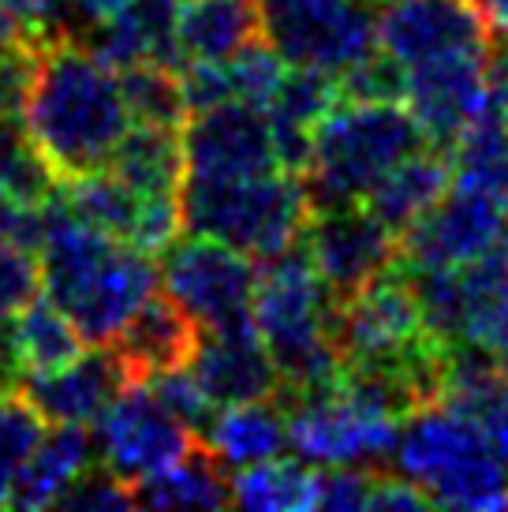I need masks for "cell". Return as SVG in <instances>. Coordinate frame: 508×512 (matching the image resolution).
Listing matches in <instances>:
<instances>
[{
    "label": "cell",
    "mask_w": 508,
    "mask_h": 512,
    "mask_svg": "<svg viewBox=\"0 0 508 512\" xmlns=\"http://www.w3.org/2000/svg\"><path fill=\"white\" fill-rule=\"evenodd\" d=\"M187 176L198 180H247L277 172V143L262 105L221 101L210 109L187 113L184 128Z\"/></svg>",
    "instance_id": "obj_14"
},
{
    "label": "cell",
    "mask_w": 508,
    "mask_h": 512,
    "mask_svg": "<svg viewBox=\"0 0 508 512\" xmlns=\"http://www.w3.org/2000/svg\"><path fill=\"white\" fill-rule=\"evenodd\" d=\"M83 337L49 296H34L8 326V356L19 370H57L83 356Z\"/></svg>",
    "instance_id": "obj_27"
},
{
    "label": "cell",
    "mask_w": 508,
    "mask_h": 512,
    "mask_svg": "<svg viewBox=\"0 0 508 512\" xmlns=\"http://www.w3.org/2000/svg\"><path fill=\"white\" fill-rule=\"evenodd\" d=\"M184 232L236 247L254 262L296 247L311 217V202L296 172H266L247 180H198L180 184Z\"/></svg>",
    "instance_id": "obj_5"
},
{
    "label": "cell",
    "mask_w": 508,
    "mask_h": 512,
    "mask_svg": "<svg viewBox=\"0 0 508 512\" xmlns=\"http://www.w3.org/2000/svg\"><path fill=\"white\" fill-rule=\"evenodd\" d=\"M490 34L475 0H385L378 19V45L404 68L456 49H482Z\"/></svg>",
    "instance_id": "obj_17"
},
{
    "label": "cell",
    "mask_w": 508,
    "mask_h": 512,
    "mask_svg": "<svg viewBox=\"0 0 508 512\" xmlns=\"http://www.w3.org/2000/svg\"><path fill=\"white\" fill-rule=\"evenodd\" d=\"M53 509H71V512H127L139 509L135 505V486L120 479L113 468L105 464H90L83 468L71 486L57 498Z\"/></svg>",
    "instance_id": "obj_35"
},
{
    "label": "cell",
    "mask_w": 508,
    "mask_h": 512,
    "mask_svg": "<svg viewBox=\"0 0 508 512\" xmlns=\"http://www.w3.org/2000/svg\"><path fill=\"white\" fill-rule=\"evenodd\" d=\"M505 199L452 184L415 225L400 232V262L415 270L467 266L501 247Z\"/></svg>",
    "instance_id": "obj_15"
},
{
    "label": "cell",
    "mask_w": 508,
    "mask_h": 512,
    "mask_svg": "<svg viewBox=\"0 0 508 512\" xmlns=\"http://www.w3.org/2000/svg\"><path fill=\"white\" fill-rule=\"evenodd\" d=\"M4 8L15 15V23L27 30L30 38L75 34V27L83 23L75 0H4Z\"/></svg>",
    "instance_id": "obj_41"
},
{
    "label": "cell",
    "mask_w": 508,
    "mask_h": 512,
    "mask_svg": "<svg viewBox=\"0 0 508 512\" xmlns=\"http://www.w3.org/2000/svg\"><path fill=\"white\" fill-rule=\"evenodd\" d=\"M45 423L30 412L23 400L15 397L12 389L0 397V509L8 505L12 494L15 471L30 456V449L38 445Z\"/></svg>",
    "instance_id": "obj_34"
},
{
    "label": "cell",
    "mask_w": 508,
    "mask_h": 512,
    "mask_svg": "<svg viewBox=\"0 0 508 512\" xmlns=\"http://www.w3.org/2000/svg\"><path fill=\"white\" fill-rule=\"evenodd\" d=\"M127 374L109 344H94L57 370H19L12 378V393L45 427H94L101 412L120 397Z\"/></svg>",
    "instance_id": "obj_16"
},
{
    "label": "cell",
    "mask_w": 508,
    "mask_h": 512,
    "mask_svg": "<svg viewBox=\"0 0 508 512\" xmlns=\"http://www.w3.org/2000/svg\"><path fill=\"white\" fill-rule=\"evenodd\" d=\"M318 501V468L307 460L269 456L232 475V505L254 512H311Z\"/></svg>",
    "instance_id": "obj_28"
},
{
    "label": "cell",
    "mask_w": 508,
    "mask_h": 512,
    "mask_svg": "<svg viewBox=\"0 0 508 512\" xmlns=\"http://www.w3.org/2000/svg\"><path fill=\"white\" fill-rule=\"evenodd\" d=\"M57 176L38 154L19 113H0V191L15 199L45 202L57 191Z\"/></svg>",
    "instance_id": "obj_32"
},
{
    "label": "cell",
    "mask_w": 508,
    "mask_h": 512,
    "mask_svg": "<svg viewBox=\"0 0 508 512\" xmlns=\"http://www.w3.org/2000/svg\"><path fill=\"white\" fill-rule=\"evenodd\" d=\"M225 72L228 86H232V101H251V105L266 109V101L281 86L288 64H284L281 53L266 38H251L232 57H225Z\"/></svg>",
    "instance_id": "obj_33"
},
{
    "label": "cell",
    "mask_w": 508,
    "mask_h": 512,
    "mask_svg": "<svg viewBox=\"0 0 508 512\" xmlns=\"http://www.w3.org/2000/svg\"><path fill=\"white\" fill-rule=\"evenodd\" d=\"M184 232V210H180V191L176 195H146L139 199V217L131 228V247L146 255H165Z\"/></svg>",
    "instance_id": "obj_39"
},
{
    "label": "cell",
    "mask_w": 508,
    "mask_h": 512,
    "mask_svg": "<svg viewBox=\"0 0 508 512\" xmlns=\"http://www.w3.org/2000/svg\"><path fill=\"white\" fill-rule=\"evenodd\" d=\"M94 441L105 468H113L127 483H139L184 460L198 445V434L184 427L146 385H124L120 397L101 412Z\"/></svg>",
    "instance_id": "obj_12"
},
{
    "label": "cell",
    "mask_w": 508,
    "mask_h": 512,
    "mask_svg": "<svg viewBox=\"0 0 508 512\" xmlns=\"http://www.w3.org/2000/svg\"><path fill=\"white\" fill-rule=\"evenodd\" d=\"M299 247L307 251L333 303L352 299L359 288L396 266L400 258V236L381 225L363 202L311 214L303 225Z\"/></svg>",
    "instance_id": "obj_11"
},
{
    "label": "cell",
    "mask_w": 508,
    "mask_h": 512,
    "mask_svg": "<svg viewBox=\"0 0 508 512\" xmlns=\"http://www.w3.org/2000/svg\"><path fill=\"white\" fill-rule=\"evenodd\" d=\"M120 94L131 113V124H165V128H184L187 120V98L184 79L169 64L142 60L131 68H120Z\"/></svg>",
    "instance_id": "obj_31"
},
{
    "label": "cell",
    "mask_w": 508,
    "mask_h": 512,
    "mask_svg": "<svg viewBox=\"0 0 508 512\" xmlns=\"http://www.w3.org/2000/svg\"><path fill=\"white\" fill-rule=\"evenodd\" d=\"M120 4H127V0H75V8H79V19L86 23H94V19H101V15L116 12Z\"/></svg>",
    "instance_id": "obj_46"
},
{
    "label": "cell",
    "mask_w": 508,
    "mask_h": 512,
    "mask_svg": "<svg viewBox=\"0 0 508 512\" xmlns=\"http://www.w3.org/2000/svg\"><path fill=\"white\" fill-rule=\"evenodd\" d=\"M374 475H378V468H322L318 471V501H314V509H367Z\"/></svg>",
    "instance_id": "obj_40"
},
{
    "label": "cell",
    "mask_w": 508,
    "mask_h": 512,
    "mask_svg": "<svg viewBox=\"0 0 508 512\" xmlns=\"http://www.w3.org/2000/svg\"><path fill=\"white\" fill-rule=\"evenodd\" d=\"M176 12H180V0H127L116 12L86 23L90 38L83 42L113 72L142 64V60L184 72V57L176 45Z\"/></svg>",
    "instance_id": "obj_19"
},
{
    "label": "cell",
    "mask_w": 508,
    "mask_h": 512,
    "mask_svg": "<svg viewBox=\"0 0 508 512\" xmlns=\"http://www.w3.org/2000/svg\"><path fill=\"white\" fill-rule=\"evenodd\" d=\"M202 393L213 408L269 400L281 393V374L269 359L258 329H225V333H198V348L191 356Z\"/></svg>",
    "instance_id": "obj_18"
},
{
    "label": "cell",
    "mask_w": 508,
    "mask_h": 512,
    "mask_svg": "<svg viewBox=\"0 0 508 512\" xmlns=\"http://www.w3.org/2000/svg\"><path fill=\"white\" fill-rule=\"evenodd\" d=\"M109 348L124 367L127 385H139L161 374V370L191 363L198 348V326L191 322V314L184 307H176L169 296L150 292L135 307V314L120 326Z\"/></svg>",
    "instance_id": "obj_20"
},
{
    "label": "cell",
    "mask_w": 508,
    "mask_h": 512,
    "mask_svg": "<svg viewBox=\"0 0 508 512\" xmlns=\"http://www.w3.org/2000/svg\"><path fill=\"white\" fill-rule=\"evenodd\" d=\"M15 38H30L27 30L15 23V15L4 8V0H0V45L4 42H15Z\"/></svg>",
    "instance_id": "obj_47"
},
{
    "label": "cell",
    "mask_w": 508,
    "mask_h": 512,
    "mask_svg": "<svg viewBox=\"0 0 508 512\" xmlns=\"http://www.w3.org/2000/svg\"><path fill=\"white\" fill-rule=\"evenodd\" d=\"M254 258L228 247L210 236L176 240L161 262V285L165 296L191 314L198 333H225V329H247L254 292Z\"/></svg>",
    "instance_id": "obj_8"
},
{
    "label": "cell",
    "mask_w": 508,
    "mask_h": 512,
    "mask_svg": "<svg viewBox=\"0 0 508 512\" xmlns=\"http://www.w3.org/2000/svg\"><path fill=\"white\" fill-rule=\"evenodd\" d=\"M452 187V157L449 150L438 146H419L415 154H408L396 169H389L378 184L370 187V195L363 199L370 214L378 217L389 232H404L415 225L419 217L434 206V202Z\"/></svg>",
    "instance_id": "obj_23"
},
{
    "label": "cell",
    "mask_w": 508,
    "mask_h": 512,
    "mask_svg": "<svg viewBox=\"0 0 508 512\" xmlns=\"http://www.w3.org/2000/svg\"><path fill=\"white\" fill-rule=\"evenodd\" d=\"M42 236H45L42 202L15 199V195H8V191H0V243L38 255Z\"/></svg>",
    "instance_id": "obj_42"
},
{
    "label": "cell",
    "mask_w": 508,
    "mask_h": 512,
    "mask_svg": "<svg viewBox=\"0 0 508 512\" xmlns=\"http://www.w3.org/2000/svg\"><path fill=\"white\" fill-rule=\"evenodd\" d=\"M284 423L288 449L314 468H381L400 441V419L355 404L337 385L284 404Z\"/></svg>",
    "instance_id": "obj_9"
},
{
    "label": "cell",
    "mask_w": 508,
    "mask_h": 512,
    "mask_svg": "<svg viewBox=\"0 0 508 512\" xmlns=\"http://www.w3.org/2000/svg\"><path fill=\"white\" fill-rule=\"evenodd\" d=\"M494 34H508V0H475Z\"/></svg>",
    "instance_id": "obj_45"
},
{
    "label": "cell",
    "mask_w": 508,
    "mask_h": 512,
    "mask_svg": "<svg viewBox=\"0 0 508 512\" xmlns=\"http://www.w3.org/2000/svg\"><path fill=\"white\" fill-rule=\"evenodd\" d=\"M404 105L423 128L426 143L452 150L456 139L490 109V45L411 64Z\"/></svg>",
    "instance_id": "obj_13"
},
{
    "label": "cell",
    "mask_w": 508,
    "mask_h": 512,
    "mask_svg": "<svg viewBox=\"0 0 508 512\" xmlns=\"http://www.w3.org/2000/svg\"><path fill=\"white\" fill-rule=\"evenodd\" d=\"M139 385H146V389H150V393H154V397L161 400L184 427L195 430V434H202L206 423H210V415L217 412V408L210 404V397L202 393V385H198L191 363L161 370V374H154V378H146V382H139Z\"/></svg>",
    "instance_id": "obj_37"
},
{
    "label": "cell",
    "mask_w": 508,
    "mask_h": 512,
    "mask_svg": "<svg viewBox=\"0 0 508 512\" xmlns=\"http://www.w3.org/2000/svg\"><path fill=\"white\" fill-rule=\"evenodd\" d=\"M251 38H258L254 0H180L176 45L184 64L225 60Z\"/></svg>",
    "instance_id": "obj_26"
},
{
    "label": "cell",
    "mask_w": 508,
    "mask_h": 512,
    "mask_svg": "<svg viewBox=\"0 0 508 512\" xmlns=\"http://www.w3.org/2000/svg\"><path fill=\"white\" fill-rule=\"evenodd\" d=\"M131 486H135L139 509H228L232 505V479L206 453L202 441L184 460H176Z\"/></svg>",
    "instance_id": "obj_25"
},
{
    "label": "cell",
    "mask_w": 508,
    "mask_h": 512,
    "mask_svg": "<svg viewBox=\"0 0 508 512\" xmlns=\"http://www.w3.org/2000/svg\"><path fill=\"white\" fill-rule=\"evenodd\" d=\"M45 236L38 247L45 296L68 314L86 344H113L142 299L157 292L154 255L83 225L53 191L42 202Z\"/></svg>",
    "instance_id": "obj_2"
},
{
    "label": "cell",
    "mask_w": 508,
    "mask_h": 512,
    "mask_svg": "<svg viewBox=\"0 0 508 512\" xmlns=\"http://www.w3.org/2000/svg\"><path fill=\"white\" fill-rule=\"evenodd\" d=\"M434 501L426 494L423 486H415L411 479L404 475H385L378 468L374 475V486H370V501L367 509L374 512H419V509H430Z\"/></svg>",
    "instance_id": "obj_43"
},
{
    "label": "cell",
    "mask_w": 508,
    "mask_h": 512,
    "mask_svg": "<svg viewBox=\"0 0 508 512\" xmlns=\"http://www.w3.org/2000/svg\"><path fill=\"white\" fill-rule=\"evenodd\" d=\"M419 146L426 135L404 101H337L318 120L307 169L299 172L311 214L363 202Z\"/></svg>",
    "instance_id": "obj_4"
},
{
    "label": "cell",
    "mask_w": 508,
    "mask_h": 512,
    "mask_svg": "<svg viewBox=\"0 0 508 512\" xmlns=\"http://www.w3.org/2000/svg\"><path fill=\"white\" fill-rule=\"evenodd\" d=\"M404 79L408 68L378 45L370 57L337 75V94L340 101H404Z\"/></svg>",
    "instance_id": "obj_36"
},
{
    "label": "cell",
    "mask_w": 508,
    "mask_h": 512,
    "mask_svg": "<svg viewBox=\"0 0 508 512\" xmlns=\"http://www.w3.org/2000/svg\"><path fill=\"white\" fill-rule=\"evenodd\" d=\"M198 441L206 445V453L225 471H240L258 464V460L281 456L288 449L284 404L277 397L225 404L210 415V423L198 434Z\"/></svg>",
    "instance_id": "obj_22"
},
{
    "label": "cell",
    "mask_w": 508,
    "mask_h": 512,
    "mask_svg": "<svg viewBox=\"0 0 508 512\" xmlns=\"http://www.w3.org/2000/svg\"><path fill=\"white\" fill-rule=\"evenodd\" d=\"M333 299L318 281L303 247H288L254 273L251 318L281 374V404L329 393L340 382V352L333 344Z\"/></svg>",
    "instance_id": "obj_3"
},
{
    "label": "cell",
    "mask_w": 508,
    "mask_h": 512,
    "mask_svg": "<svg viewBox=\"0 0 508 512\" xmlns=\"http://www.w3.org/2000/svg\"><path fill=\"white\" fill-rule=\"evenodd\" d=\"M385 0H254L258 34L288 68L340 75L378 49Z\"/></svg>",
    "instance_id": "obj_7"
},
{
    "label": "cell",
    "mask_w": 508,
    "mask_h": 512,
    "mask_svg": "<svg viewBox=\"0 0 508 512\" xmlns=\"http://www.w3.org/2000/svg\"><path fill=\"white\" fill-rule=\"evenodd\" d=\"M19 116L57 180L109 169L131 128L120 75L79 34L38 38Z\"/></svg>",
    "instance_id": "obj_1"
},
{
    "label": "cell",
    "mask_w": 508,
    "mask_h": 512,
    "mask_svg": "<svg viewBox=\"0 0 508 512\" xmlns=\"http://www.w3.org/2000/svg\"><path fill=\"white\" fill-rule=\"evenodd\" d=\"M57 195L83 225L98 228L113 240H131V228H135V217H139V195L113 169L60 180Z\"/></svg>",
    "instance_id": "obj_30"
},
{
    "label": "cell",
    "mask_w": 508,
    "mask_h": 512,
    "mask_svg": "<svg viewBox=\"0 0 508 512\" xmlns=\"http://www.w3.org/2000/svg\"><path fill=\"white\" fill-rule=\"evenodd\" d=\"M452 184L475 187L508 202V120L494 105L449 150Z\"/></svg>",
    "instance_id": "obj_29"
},
{
    "label": "cell",
    "mask_w": 508,
    "mask_h": 512,
    "mask_svg": "<svg viewBox=\"0 0 508 512\" xmlns=\"http://www.w3.org/2000/svg\"><path fill=\"white\" fill-rule=\"evenodd\" d=\"M393 460L438 509H508V468L479 427L449 404L408 415Z\"/></svg>",
    "instance_id": "obj_6"
},
{
    "label": "cell",
    "mask_w": 508,
    "mask_h": 512,
    "mask_svg": "<svg viewBox=\"0 0 508 512\" xmlns=\"http://www.w3.org/2000/svg\"><path fill=\"white\" fill-rule=\"evenodd\" d=\"M497 367H501V374L508 378V348L505 352H497Z\"/></svg>",
    "instance_id": "obj_49"
},
{
    "label": "cell",
    "mask_w": 508,
    "mask_h": 512,
    "mask_svg": "<svg viewBox=\"0 0 508 512\" xmlns=\"http://www.w3.org/2000/svg\"><path fill=\"white\" fill-rule=\"evenodd\" d=\"M42 292V266L30 251L0 243V344L8 348V326Z\"/></svg>",
    "instance_id": "obj_38"
},
{
    "label": "cell",
    "mask_w": 508,
    "mask_h": 512,
    "mask_svg": "<svg viewBox=\"0 0 508 512\" xmlns=\"http://www.w3.org/2000/svg\"><path fill=\"white\" fill-rule=\"evenodd\" d=\"M12 378H15V367H12V356H8V348L0 344V397L12 389Z\"/></svg>",
    "instance_id": "obj_48"
},
{
    "label": "cell",
    "mask_w": 508,
    "mask_h": 512,
    "mask_svg": "<svg viewBox=\"0 0 508 512\" xmlns=\"http://www.w3.org/2000/svg\"><path fill=\"white\" fill-rule=\"evenodd\" d=\"M109 169L124 180L139 199L146 195H176L187 176L184 135L165 124H131L113 150Z\"/></svg>",
    "instance_id": "obj_24"
},
{
    "label": "cell",
    "mask_w": 508,
    "mask_h": 512,
    "mask_svg": "<svg viewBox=\"0 0 508 512\" xmlns=\"http://www.w3.org/2000/svg\"><path fill=\"white\" fill-rule=\"evenodd\" d=\"M430 337L419 314V299L411 288L404 262L378 273L352 299L333 307V344L344 367H370L411 352Z\"/></svg>",
    "instance_id": "obj_10"
},
{
    "label": "cell",
    "mask_w": 508,
    "mask_h": 512,
    "mask_svg": "<svg viewBox=\"0 0 508 512\" xmlns=\"http://www.w3.org/2000/svg\"><path fill=\"white\" fill-rule=\"evenodd\" d=\"M490 105L508 120V34H490Z\"/></svg>",
    "instance_id": "obj_44"
},
{
    "label": "cell",
    "mask_w": 508,
    "mask_h": 512,
    "mask_svg": "<svg viewBox=\"0 0 508 512\" xmlns=\"http://www.w3.org/2000/svg\"><path fill=\"white\" fill-rule=\"evenodd\" d=\"M94 453H98V441H94L90 427L68 423V427L42 430L38 445L30 449V456L15 471L8 505L27 512L53 509L60 494L71 486V479L94 464Z\"/></svg>",
    "instance_id": "obj_21"
}]
</instances>
